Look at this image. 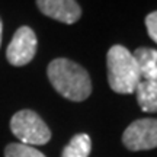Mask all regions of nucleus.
I'll use <instances>...</instances> for the list:
<instances>
[{
	"label": "nucleus",
	"instance_id": "obj_1",
	"mask_svg": "<svg viewBox=\"0 0 157 157\" xmlns=\"http://www.w3.org/2000/svg\"><path fill=\"white\" fill-rule=\"evenodd\" d=\"M47 76L51 86L71 102H83L92 93L87 70L68 58H56L48 64Z\"/></svg>",
	"mask_w": 157,
	"mask_h": 157
},
{
	"label": "nucleus",
	"instance_id": "obj_2",
	"mask_svg": "<svg viewBox=\"0 0 157 157\" xmlns=\"http://www.w3.org/2000/svg\"><path fill=\"white\" fill-rule=\"evenodd\" d=\"M108 84L119 95L134 93L141 76L132 52L124 45H112L106 54Z\"/></svg>",
	"mask_w": 157,
	"mask_h": 157
},
{
	"label": "nucleus",
	"instance_id": "obj_3",
	"mask_svg": "<svg viewBox=\"0 0 157 157\" xmlns=\"http://www.w3.org/2000/svg\"><path fill=\"white\" fill-rule=\"evenodd\" d=\"M13 135L26 146H44L51 140V131L44 119L31 109H22L10 119Z\"/></svg>",
	"mask_w": 157,
	"mask_h": 157
},
{
	"label": "nucleus",
	"instance_id": "obj_4",
	"mask_svg": "<svg viewBox=\"0 0 157 157\" xmlns=\"http://www.w3.org/2000/svg\"><path fill=\"white\" fill-rule=\"evenodd\" d=\"M122 143L131 151L157 148V119L143 118L131 122L124 131Z\"/></svg>",
	"mask_w": 157,
	"mask_h": 157
},
{
	"label": "nucleus",
	"instance_id": "obj_5",
	"mask_svg": "<svg viewBox=\"0 0 157 157\" xmlns=\"http://www.w3.org/2000/svg\"><path fill=\"white\" fill-rule=\"evenodd\" d=\"M38 48L36 35L29 26H21L17 29L6 50V58L15 67L26 66L34 60Z\"/></svg>",
	"mask_w": 157,
	"mask_h": 157
},
{
	"label": "nucleus",
	"instance_id": "obj_6",
	"mask_svg": "<svg viewBox=\"0 0 157 157\" xmlns=\"http://www.w3.org/2000/svg\"><path fill=\"white\" fill-rule=\"evenodd\" d=\"M42 15L66 25L76 23L82 16V9L76 0H36Z\"/></svg>",
	"mask_w": 157,
	"mask_h": 157
},
{
	"label": "nucleus",
	"instance_id": "obj_7",
	"mask_svg": "<svg viewBox=\"0 0 157 157\" xmlns=\"http://www.w3.org/2000/svg\"><path fill=\"white\" fill-rule=\"evenodd\" d=\"M132 57L137 63L141 80H157V50L140 47L134 51Z\"/></svg>",
	"mask_w": 157,
	"mask_h": 157
},
{
	"label": "nucleus",
	"instance_id": "obj_8",
	"mask_svg": "<svg viewBox=\"0 0 157 157\" xmlns=\"http://www.w3.org/2000/svg\"><path fill=\"white\" fill-rule=\"evenodd\" d=\"M135 96L141 111L157 112V80H141L135 89Z\"/></svg>",
	"mask_w": 157,
	"mask_h": 157
},
{
	"label": "nucleus",
	"instance_id": "obj_9",
	"mask_svg": "<svg viewBox=\"0 0 157 157\" xmlns=\"http://www.w3.org/2000/svg\"><path fill=\"white\" fill-rule=\"evenodd\" d=\"M92 150V141L87 134H76L64 147L61 157H89Z\"/></svg>",
	"mask_w": 157,
	"mask_h": 157
},
{
	"label": "nucleus",
	"instance_id": "obj_10",
	"mask_svg": "<svg viewBox=\"0 0 157 157\" xmlns=\"http://www.w3.org/2000/svg\"><path fill=\"white\" fill-rule=\"evenodd\" d=\"M5 157H47L44 153L22 143H12L5 148Z\"/></svg>",
	"mask_w": 157,
	"mask_h": 157
},
{
	"label": "nucleus",
	"instance_id": "obj_11",
	"mask_svg": "<svg viewBox=\"0 0 157 157\" xmlns=\"http://www.w3.org/2000/svg\"><path fill=\"white\" fill-rule=\"evenodd\" d=\"M146 28L148 32V36L157 44V10L148 13L146 16Z\"/></svg>",
	"mask_w": 157,
	"mask_h": 157
},
{
	"label": "nucleus",
	"instance_id": "obj_12",
	"mask_svg": "<svg viewBox=\"0 0 157 157\" xmlns=\"http://www.w3.org/2000/svg\"><path fill=\"white\" fill-rule=\"evenodd\" d=\"M2 36H3V22L0 19V45H2Z\"/></svg>",
	"mask_w": 157,
	"mask_h": 157
}]
</instances>
